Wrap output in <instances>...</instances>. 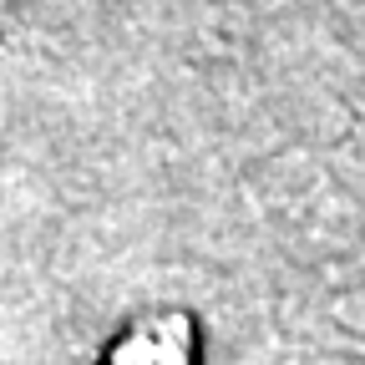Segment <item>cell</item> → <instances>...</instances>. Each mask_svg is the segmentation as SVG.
Masks as SVG:
<instances>
[{
	"mask_svg": "<svg viewBox=\"0 0 365 365\" xmlns=\"http://www.w3.org/2000/svg\"><path fill=\"white\" fill-rule=\"evenodd\" d=\"M102 365H193V335L182 319H137Z\"/></svg>",
	"mask_w": 365,
	"mask_h": 365,
	"instance_id": "6da1fadb",
	"label": "cell"
},
{
	"mask_svg": "<svg viewBox=\"0 0 365 365\" xmlns=\"http://www.w3.org/2000/svg\"><path fill=\"white\" fill-rule=\"evenodd\" d=\"M6 11H11V0H0V21H6Z\"/></svg>",
	"mask_w": 365,
	"mask_h": 365,
	"instance_id": "7a4b0ae2",
	"label": "cell"
}]
</instances>
